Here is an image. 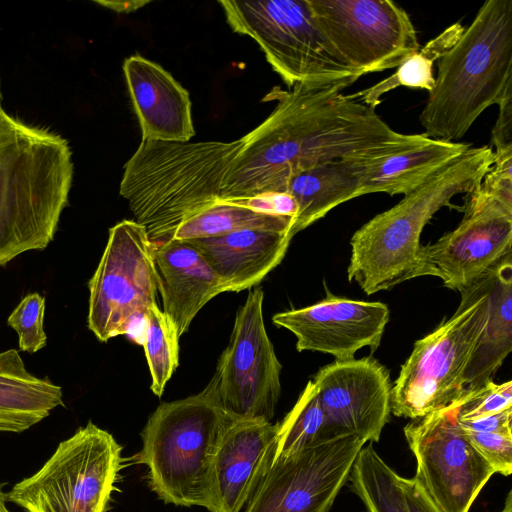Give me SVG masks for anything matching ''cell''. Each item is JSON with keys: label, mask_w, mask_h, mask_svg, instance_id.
Listing matches in <instances>:
<instances>
[{"label": "cell", "mask_w": 512, "mask_h": 512, "mask_svg": "<svg viewBox=\"0 0 512 512\" xmlns=\"http://www.w3.org/2000/svg\"><path fill=\"white\" fill-rule=\"evenodd\" d=\"M464 29L460 23L451 25L408 57L391 76L354 93V96L365 105L376 108L381 103L380 97L383 94L399 86L430 92L435 84L434 64L457 42Z\"/></svg>", "instance_id": "obj_28"}, {"label": "cell", "mask_w": 512, "mask_h": 512, "mask_svg": "<svg viewBox=\"0 0 512 512\" xmlns=\"http://www.w3.org/2000/svg\"><path fill=\"white\" fill-rule=\"evenodd\" d=\"M501 512H512V491L510 490L504 504V508Z\"/></svg>", "instance_id": "obj_40"}, {"label": "cell", "mask_w": 512, "mask_h": 512, "mask_svg": "<svg viewBox=\"0 0 512 512\" xmlns=\"http://www.w3.org/2000/svg\"><path fill=\"white\" fill-rule=\"evenodd\" d=\"M477 188L512 206V148L493 151L492 165Z\"/></svg>", "instance_id": "obj_34"}, {"label": "cell", "mask_w": 512, "mask_h": 512, "mask_svg": "<svg viewBox=\"0 0 512 512\" xmlns=\"http://www.w3.org/2000/svg\"><path fill=\"white\" fill-rule=\"evenodd\" d=\"M460 293L454 314L414 343L392 385L391 414L413 420L464 396V374L490 313L487 272Z\"/></svg>", "instance_id": "obj_7"}, {"label": "cell", "mask_w": 512, "mask_h": 512, "mask_svg": "<svg viewBox=\"0 0 512 512\" xmlns=\"http://www.w3.org/2000/svg\"><path fill=\"white\" fill-rule=\"evenodd\" d=\"M264 292L249 291L238 309L230 341L204 390L233 420L271 422L281 395L282 365L267 334Z\"/></svg>", "instance_id": "obj_10"}, {"label": "cell", "mask_w": 512, "mask_h": 512, "mask_svg": "<svg viewBox=\"0 0 512 512\" xmlns=\"http://www.w3.org/2000/svg\"><path fill=\"white\" fill-rule=\"evenodd\" d=\"M87 326L100 342L128 334L156 303L153 244L145 228L122 220L109 229L106 247L88 282Z\"/></svg>", "instance_id": "obj_11"}, {"label": "cell", "mask_w": 512, "mask_h": 512, "mask_svg": "<svg viewBox=\"0 0 512 512\" xmlns=\"http://www.w3.org/2000/svg\"><path fill=\"white\" fill-rule=\"evenodd\" d=\"M460 401L404 428L417 462L415 477L441 512H469L495 473L458 422Z\"/></svg>", "instance_id": "obj_13"}, {"label": "cell", "mask_w": 512, "mask_h": 512, "mask_svg": "<svg viewBox=\"0 0 512 512\" xmlns=\"http://www.w3.org/2000/svg\"><path fill=\"white\" fill-rule=\"evenodd\" d=\"M227 23L252 38L288 88L323 84L360 76L344 61L317 25L308 0L218 2Z\"/></svg>", "instance_id": "obj_8"}, {"label": "cell", "mask_w": 512, "mask_h": 512, "mask_svg": "<svg viewBox=\"0 0 512 512\" xmlns=\"http://www.w3.org/2000/svg\"><path fill=\"white\" fill-rule=\"evenodd\" d=\"M492 162L491 146H470L360 227L350 241L348 280L372 295L424 276L420 236L425 225L454 196L477 188Z\"/></svg>", "instance_id": "obj_3"}, {"label": "cell", "mask_w": 512, "mask_h": 512, "mask_svg": "<svg viewBox=\"0 0 512 512\" xmlns=\"http://www.w3.org/2000/svg\"><path fill=\"white\" fill-rule=\"evenodd\" d=\"M277 424L233 420L217 447L210 477V512H241L268 470Z\"/></svg>", "instance_id": "obj_18"}, {"label": "cell", "mask_w": 512, "mask_h": 512, "mask_svg": "<svg viewBox=\"0 0 512 512\" xmlns=\"http://www.w3.org/2000/svg\"><path fill=\"white\" fill-rule=\"evenodd\" d=\"M233 421L203 389L161 403L148 418L135 464L148 468L150 489L166 504L208 508L213 459Z\"/></svg>", "instance_id": "obj_6"}, {"label": "cell", "mask_w": 512, "mask_h": 512, "mask_svg": "<svg viewBox=\"0 0 512 512\" xmlns=\"http://www.w3.org/2000/svg\"><path fill=\"white\" fill-rule=\"evenodd\" d=\"M360 162L337 159L323 162L292 177L285 189L298 211L290 231L295 234L323 218L338 205L359 197Z\"/></svg>", "instance_id": "obj_25"}, {"label": "cell", "mask_w": 512, "mask_h": 512, "mask_svg": "<svg viewBox=\"0 0 512 512\" xmlns=\"http://www.w3.org/2000/svg\"><path fill=\"white\" fill-rule=\"evenodd\" d=\"M122 447L108 431L89 421L57 446L30 477L16 483L6 499L26 512H107Z\"/></svg>", "instance_id": "obj_9"}, {"label": "cell", "mask_w": 512, "mask_h": 512, "mask_svg": "<svg viewBox=\"0 0 512 512\" xmlns=\"http://www.w3.org/2000/svg\"><path fill=\"white\" fill-rule=\"evenodd\" d=\"M329 438L356 434L378 442L391 415L389 371L372 356L335 360L312 379Z\"/></svg>", "instance_id": "obj_16"}, {"label": "cell", "mask_w": 512, "mask_h": 512, "mask_svg": "<svg viewBox=\"0 0 512 512\" xmlns=\"http://www.w3.org/2000/svg\"><path fill=\"white\" fill-rule=\"evenodd\" d=\"M400 484L409 512H441L415 476L410 479L401 477Z\"/></svg>", "instance_id": "obj_38"}, {"label": "cell", "mask_w": 512, "mask_h": 512, "mask_svg": "<svg viewBox=\"0 0 512 512\" xmlns=\"http://www.w3.org/2000/svg\"><path fill=\"white\" fill-rule=\"evenodd\" d=\"M288 233L244 229L216 237L187 240L224 281L227 292L258 285L283 260Z\"/></svg>", "instance_id": "obj_21"}, {"label": "cell", "mask_w": 512, "mask_h": 512, "mask_svg": "<svg viewBox=\"0 0 512 512\" xmlns=\"http://www.w3.org/2000/svg\"><path fill=\"white\" fill-rule=\"evenodd\" d=\"M68 142L0 117V267L54 239L73 180Z\"/></svg>", "instance_id": "obj_2"}, {"label": "cell", "mask_w": 512, "mask_h": 512, "mask_svg": "<svg viewBox=\"0 0 512 512\" xmlns=\"http://www.w3.org/2000/svg\"><path fill=\"white\" fill-rule=\"evenodd\" d=\"M458 422L464 431L493 433L512 431V408L485 416L462 419Z\"/></svg>", "instance_id": "obj_36"}, {"label": "cell", "mask_w": 512, "mask_h": 512, "mask_svg": "<svg viewBox=\"0 0 512 512\" xmlns=\"http://www.w3.org/2000/svg\"><path fill=\"white\" fill-rule=\"evenodd\" d=\"M464 433L495 473L504 476L512 473V431L493 433L464 431Z\"/></svg>", "instance_id": "obj_33"}, {"label": "cell", "mask_w": 512, "mask_h": 512, "mask_svg": "<svg viewBox=\"0 0 512 512\" xmlns=\"http://www.w3.org/2000/svg\"><path fill=\"white\" fill-rule=\"evenodd\" d=\"M123 70L142 140L189 142L195 135L188 91L155 62L133 55Z\"/></svg>", "instance_id": "obj_19"}, {"label": "cell", "mask_w": 512, "mask_h": 512, "mask_svg": "<svg viewBox=\"0 0 512 512\" xmlns=\"http://www.w3.org/2000/svg\"><path fill=\"white\" fill-rule=\"evenodd\" d=\"M241 147V138L140 142L124 166L120 195L153 245L172 239L183 222L222 200L225 174Z\"/></svg>", "instance_id": "obj_4"}, {"label": "cell", "mask_w": 512, "mask_h": 512, "mask_svg": "<svg viewBox=\"0 0 512 512\" xmlns=\"http://www.w3.org/2000/svg\"><path fill=\"white\" fill-rule=\"evenodd\" d=\"M466 195L459 225L421 249L424 276L459 292L511 254L512 245V206L478 188Z\"/></svg>", "instance_id": "obj_15"}, {"label": "cell", "mask_w": 512, "mask_h": 512, "mask_svg": "<svg viewBox=\"0 0 512 512\" xmlns=\"http://www.w3.org/2000/svg\"><path fill=\"white\" fill-rule=\"evenodd\" d=\"M0 108H2V105H1V91H0Z\"/></svg>", "instance_id": "obj_42"}, {"label": "cell", "mask_w": 512, "mask_h": 512, "mask_svg": "<svg viewBox=\"0 0 512 512\" xmlns=\"http://www.w3.org/2000/svg\"><path fill=\"white\" fill-rule=\"evenodd\" d=\"M227 201V200H226ZM231 202L246 206L258 212L296 219L298 207L295 199L288 193H266L247 199Z\"/></svg>", "instance_id": "obj_35"}, {"label": "cell", "mask_w": 512, "mask_h": 512, "mask_svg": "<svg viewBox=\"0 0 512 512\" xmlns=\"http://www.w3.org/2000/svg\"><path fill=\"white\" fill-rule=\"evenodd\" d=\"M180 336L168 316L157 303L152 304L144 317L142 345L151 375V390L161 397L167 382L179 364Z\"/></svg>", "instance_id": "obj_30"}, {"label": "cell", "mask_w": 512, "mask_h": 512, "mask_svg": "<svg viewBox=\"0 0 512 512\" xmlns=\"http://www.w3.org/2000/svg\"><path fill=\"white\" fill-rule=\"evenodd\" d=\"M512 408V381L496 384L489 380L478 390L464 395L458 419H471Z\"/></svg>", "instance_id": "obj_32"}, {"label": "cell", "mask_w": 512, "mask_h": 512, "mask_svg": "<svg viewBox=\"0 0 512 512\" xmlns=\"http://www.w3.org/2000/svg\"><path fill=\"white\" fill-rule=\"evenodd\" d=\"M44 313L45 298L32 292L24 296L8 316L7 324L16 331L21 351L35 353L46 346Z\"/></svg>", "instance_id": "obj_31"}, {"label": "cell", "mask_w": 512, "mask_h": 512, "mask_svg": "<svg viewBox=\"0 0 512 512\" xmlns=\"http://www.w3.org/2000/svg\"><path fill=\"white\" fill-rule=\"evenodd\" d=\"M347 81L300 83L265 95L277 104L255 129L228 168L221 199L232 201L284 193L289 180L313 166L337 159L378 162L427 143L423 134L393 130L354 94Z\"/></svg>", "instance_id": "obj_1"}, {"label": "cell", "mask_w": 512, "mask_h": 512, "mask_svg": "<svg viewBox=\"0 0 512 512\" xmlns=\"http://www.w3.org/2000/svg\"><path fill=\"white\" fill-rule=\"evenodd\" d=\"M366 443L344 434L272 460L244 512H328Z\"/></svg>", "instance_id": "obj_14"}, {"label": "cell", "mask_w": 512, "mask_h": 512, "mask_svg": "<svg viewBox=\"0 0 512 512\" xmlns=\"http://www.w3.org/2000/svg\"><path fill=\"white\" fill-rule=\"evenodd\" d=\"M389 318V308L382 302L327 293L313 305L276 313L272 321L295 335L299 352L316 351L336 360H350L362 348L368 347L372 353L377 350Z\"/></svg>", "instance_id": "obj_17"}, {"label": "cell", "mask_w": 512, "mask_h": 512, "mask_svg": "<svg viewBox=\"0 0 512 512\" xmlns=\"http://www.w3.org/2000/svg\"><path fill=\"white\" fill-rule=\"evenodd\" d=\"M499 106V115L491 134L495 151L512 148V95L506 97Z\"/></svg>", "instance_id": "obj_37"}, {"label": "cell", "mask_w": 512, "mask_h": 512, "mask_svg": "<svg viewBox=\"0 0 512 512\" xmlns=\"http://www.w3.org/2000/svg\"><path fill=\"white\" fill-rule=\"evenodd\" d=\"M63 405L61 386L29 372L18 350L0 352V432L28 430Z\"/></svg>", "instance_id": "obj_22"}, {"label": "cell", "mask_w": 512, "mask_h": 512, "mask_svg": "<svg viewBox=\"0 0 512 512\" xmlns=\"http://www.w3.org/2000/svg\"><path fill=\"white\" fill-rule=\"evenodd\" d=\"M400 478L369 442L358 453L348 480L368 512H409Z\"/></svg>", "instance_id": "obj_27"}, {"label": "cell", "mask_w": 512, "mask_h": 512, "mask_svg": "<svg viewBox=\"0 0 512 512\" xmlns=\"http://www.w3.org/2000/svg\"><path fill=\"white\" fill-rule=\"evenodd\" d=\"M330 439L316 387L309 380L293 408L277 423L273 460L294 455L307 447Z\"/></svg>", "instance_id": "obj_29"}, {"label": "cell", "mask_w": 512, "mask_h": 512, "mask_svg": "<svg viewBox=\"0 0 512 512\" xmlns=\"http://www.w3.org/2000/svg\"><path fill=\"white\" fill-rule=\"evenodd\" d=\"M436 63L419 121L427 137L454 142L485 109L512 95V0L486 1Z\"/></svg>", "instance_id": "obj_5"}, {"label": "cell", "mask_w": 512, "mask_h": 512, "mask_svg": "<svg viewBox=\"0 0 512 512\" xmlns=\"http://www.w3.org/2000/svg\"><path fill=\"white\" fill-rule=\"evenodd\" d=\"M6 502V493H4L2 488L0 487V512H9V510L6 507Z\"/></svg>", "instance_id": "obj_41"}, {"label": "cell", "mask_w": 512, "mask_h": 512, "mask_svg": "<svg viewBox=\"0 0 512 512\" xmlns=\"http://www.w3.org/2000/svg\"><path fill=\"white\" fill-rule=\"evenodd\" d=\"M331 45L361 77L399 67L420 49L407 12L390 0H308Z\"/></svg>", "instance_id": "obj_12"}, {"label": "cell", "mask_w": 512, "mask_h": 512, "mask_svg": "<svg viewBox=\"0 0 512 512\" xmlns=\"http://www.w3.org/2000/svg\"><path fill=\"white\" fill-rule=\"evenodd\" d=\"M470 147L460 142L431 139L418 147L394 154L378 162H360L358 195L407 194L439 168Z\"/></svg>", "instance_id": "obj_24"}, {"label": "cell", "mask_w": 512, "mask_h": 512, "mask_svg": "<svg viewBox=\"0 0 512 512\" xmlns=\"http://www.w3.org/2000/svg\"><path fill=\"white\" fill-rule=\"evenodd\" d=\"M294 222L293 217L258 212L231 201L220 200L183 222L172 239L209 238L244 229L269 230L290 235Z\"/></svg>", "instance_id": "obj_26"}, {"label": "cell", "mask_w": 512, "mask_h": 512, "mask_svg": "<svg viewBox=\"0 0 512 512\" xmlns=\"http://www.w3.org/2000/svg\"><path fill=\"white\" fill-rule=\"evenodd\" d=\"M119 13H131L149 3V1H95Z\"/></svg>", "instance_id": "obj_39"}, {"label": "cell", "mask_w": 512, "mask_h": 512, "mask_svg": "<svg viewBox=\"0 0 512 512\" xmlns=\"http://www.w3.org/2000/svg\"><path fill=\"white\" fill-rule=\"evenodd\" d=\"M511 254L488 272L490 313L464 374V395L486 384L512 350Z\"/></svg>", "instance_id": "obj_23"}, {"label": "cell", "mask_w": 512, "mask_h": 512, "mask_svg": "<svg viewBox=\"0 0 512 512\" xmlns=\"http://www.w3.org/2000/svg\"><path fill=\"white\" fill-rule=\"evenodd\" d=\"M153 258L162 310L181 337L210 300L227 292L226 284L187 240L154 244Z\"/></svg>", "instance_id": "obj_20"}]
</instances>
